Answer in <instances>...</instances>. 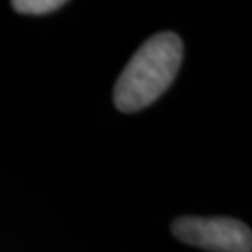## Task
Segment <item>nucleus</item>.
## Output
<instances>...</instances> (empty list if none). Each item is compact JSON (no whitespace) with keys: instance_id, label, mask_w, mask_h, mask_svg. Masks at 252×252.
<instances>
[{"instance_id":"nucleus-1","label":"nucleus","mask_w":252,"mask_h":252,"mask_svg":"<svg viewBox=\"0 0 252 252\" xmlns=\"http://www.w3.org/2000/svg\"><path fill=\"white\" fill-rule=\"evenodd\" d=\"M183 43L174 32L148 37L127 62L114 86V105L122 112L150 107L164 92L181 67Z\"/></svg>"},{"instance_id":"nucleus-3","label":"nucleus","mask_w":252,"mask_h":252,"mask_svg":"<svg viewBox=\"0 0 252 252\" xmlns=\"http://www.w3.org/2000/svg\"><path fill=\"white\" fill-rule=\"evenodd\" d=\"M65 6L63 0H13L11 8L23 15H45Z\"/></svg>"},{"instance_id":"nucleus-2","label":"nucleus","mask_w":252,"mask_h":252,"mask_svg":"<svg viewBox=\"0 0 252 252\" xmlns=\"http://www.w3.org/2000/svg\"><path fill=\"white\" fill-rule=\"evenodd\" d=\"M170 230L181 243L207 252H252L251 228L232 217H180Z\"/></svg>"}]
</instances>
